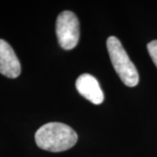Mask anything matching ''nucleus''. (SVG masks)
I'll list each match as a JSON object with an SVG mask.
<instances>
[{
	"instance_id": "1",
	"label": "nucleus",
	"mask_w": 157,
	"mask_h": 157,
	"mask_svg": "<svg viewBox=\"0 0 157 157\" xmlns=\"http://www.w3.org/2000/svg\"><path fill=\"white\" fill-rule=\"evenodd\" d=\"M78 140V135L71 127L60 122H49L40 127L35 134L37 146L50 152L67 151Z\"/></svg>"
},
{
	"instance_id": "2",
	"label": "nucleus",
	"mask_w": 157,
	"mask_h": 157,
	"mask_svg": "<svg viewBox=\"0 0 157 157\" xmlns=\"http://www.w3.org/2000/svg\"><path fill=\"white\" fill-rule=\"evenodd\" d=\"M107 47L113 67L118 76L124 84L133 87L139 83L138 71L130 60L121 41L114 36L109 37L107 40Z\"/></svg>"
},
{
	"instance_id": "3",
	"label": "nucleus",
	"mask_w": 157,
	"mask_h": 157,
	"mask_svg": "<svg viewBox=\"0 0 157 157\" xmlns=\"http://www.w3.org/2000/svg\"><path fill=\"white\" fill-rule=\"evenodd\" d=\"M58 41L63 49L74 48L79 39V23L76 15L70 11H64L59 15L56 21Z\"/></svg>"
},
{
	"instance_id": "4",
	"label": "nucleus",
	"mask_w": 157,
	"mask_h": 157,
	"mask_svg": "<svg viewBox=\"0 0 157 157\" xmlns=\"http://www.w3.org/2000/svg\"><path fill=\"white\" fill-rule=\"evenodd\" d=\"M21 73V65L14 50L6 40L0 39V73L15 78Z\"/></svg>"
},
{
	"instance_id": "5",
	"label": "nucleus",
	"mask_w": 157,
	"mask_h": 157,
	"mask_svg": "<svg viewBox=\"0 0 157 157\" xmlns=\"http://www.w3.org/2000/svg\"><path fill=\"white\" fill-rule=\"evenodd\" d=\"M76 88L81 95L93 104L100 105L104 101V94L98 80L89 73H83L77 78Z\"/></svg>"
},
{
	"instance_id": "6",
	"label": "nucleus",
	"mask_w": 157,
	"mask_h": 157,
	"mask_svg": "<svg viewBox=\"0 0 157 157\" xmlns=\"http://www.w3.org/2000/svg\"><path fill=\"white\" fill-rule=\"evenodd\" d=\"M147 50H148L152 60L157 67V40H153L151 42H149L147 45Z\"/></svg>"
}]
</instances>
